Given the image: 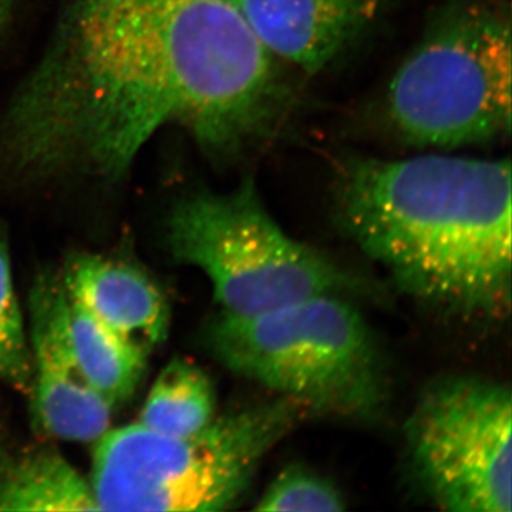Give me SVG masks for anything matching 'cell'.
I'll list each match as a JSON object with an SVG mask.
<instances>
[{
    "label": "cell",
    "instance_id": "obj_15",
    "mask_svg": "<svg viewBox=\"0 0 512 512\" xmlns=\"http://www.w3.org/2000/svg\"><path fill=\"white\" fill-rule=\"evenodd\" d=\"M0 377L20 387L33 380L32 356L13 288L8 248L0 238Z\"/></svg>",
    "mask_w": 512,
    "mask_h": 512
},
{
    "label": "cell",
    "instance_id": "obj_9",
    "mask_svg": "<svg viewBox=\"0 0 512 512\" xmlns=\"http://www.w3.org/2000/svg\"><path fill=\"white\" fill-rule=\"evenodd\" d=\"M279 63L312 74L345 52L386 0H231Z\"/></svg>",
    "mask_w": 512,
    "mask_h": 512
},
{
    "label": "cell",
    "instance_id": "obj_1",
    "mask_svg": "<svg viewBox=\"0 0 512 512\" xmlns=\"http://www.w3.org/2000/svg\"><path fill=\"white\" fill-rule=\"evenodd\" d=\"M278 66L231 0H67L0 120V161L116 180L170 126L232 153L274 124Z\"/></svg>",
    "mask_w": 512,
    "mask_h": 512
},
{
    "label": "cell",
    "instance_id": "obj_6",
    "mask_svg": "<svg viewBox=\"0 0 512 512\" xmlns=\"http://www.w3.org/2000/svg\"><path fill=\"white\" fill-rule=\"evenodd\" d=\"M511 62L503 10L481 2L443 10L390 83L387 114L397 134L437 150L510 136Z\"/></svg>",
    "mask_w": 512,
    "mask_h": 512
},
{
    "label": "cell",
    "instance_id": "obj_16",
    "mask_svg": "<svg viewBox=\"0 0 512 512\" xmlns=\"http://www.w3.org/2000/svg\"><path fill=\"white\" fill-rule=\"evenodd\" d=\"M10 0H0V26H2L3 20H5L6 13H8Z\"/></svg>",
    "mask_w": 512,
    "mask_h": 512
},
{
    "label": "cell",
    "instance_id": "obj_13",
    "mask_svg": "<svg viewBox=\"0 0 512 512\" xmlns=\"http://www.w3.org/2000/svg\"><path fill=\"white\" fill-rule=\"evenodd\" d=\"M215 419L210 377L187 360H173L153 384L138 424L165 436H190Z\"/></svg>",
    "mask_w": 512,
    "mask_h": 512
},
{
    "label": "cell",
    "instance_id": "obj_12",
    "mask_svg": "<svg viewBox=\"0 0 512 512\" xmlns=\"http://www.w3.org/2000/svg\"><path fill=\"white\" fill-rule=\"evenodd\" d=\"M62 319L70 349L93 389L113 407L130 399L147 360L131 352L103 328L92 313L69 295L66 286Z\"/></svg>",
    "mask_w": 512,
    "mask_h": 512
},
{
    "label": "cell",
    "instance_id": "obj_14",
    "mask_svg": "<svg viewBox=\"0 0 512 512\" xmlns=\"http://www.w3.org/2000/svg\"><path fill=\"white\" fill-rule=\"evenodd\" d=\"M256 511L340 512L346 510L342 493L328 478L311 468L293 464L269 484L255 507Z\"/></svg>",
    "mask_w": 512,
    "mask_h": 512
},
{
    "label": "cell",
    "instance_id": "obj_7",
    "mask_svg": "<svg viewBox=\"0 0 512 512\" xmlns=\"http://www.w3.org/2000/svg\"><path fill=\"white\" fill-rule=\"evenodd\" d=\"M511 390L457 376L427 387L404 424L413 476L441 510L511 512Z\"/></svg>",
    "mask_w": 512,
    "mask_h": 512
},
{
    "label": "cell",
    "instance_id": "obj_4",
    "mask_svg": "<svg viewBox=\"0 0 512 512\" xmlns=\"http://www.w3.org/2000/svg\"><path fill=\"white\" fill-rule=\"evenodd\" d=\"M279 397L218 417L190 436L141 426L107 430L94 450L90 485L99 511H224L238 503L266 454L303 417Z\"/></svg>",
    "mask_w": 512,
    "mask_h": 512
},
{
    "label": "cell",
    "instance_id": "obj_11",
    "mask_svg": "<svg viewBox=\"0 0 512 512\" xmlns=\"http://www.w3.org/2000/svg\"><path fill=\"white\" fill-rule=\"evenodd\" d=\"M0 511H99L92 485L49 448L0 457Z\"/></svg>",
    "mask_w": 512,
    "mask_h": 512
},
{
    "label": "cell",
    "instance_id": "obj_3",
    "mask_svg": "<svg viewBox=\"0 0 512 512\" xmlns=\"http://www.w3.org/2000/svg\"><path fill=\"white\" fill-rule=\"evenodd\" d=\"M208 345L231 372L301 404L309 416L373 423L386 413L382 350L345 296H313L247 318L220 315Z\"/></svg>",
    "mask_w": 512,
    "mask_h": 512
},
{
    "label": "cell",
    "instance_id": "obj_5",
    "mask_svg": "<svg viewBox=\"0 0 512 512\" xmlns=\"http://www.w3.org/2000/svg\"><path fill=\"white\" fill-rule=\"evenodd\" d=\"M168 239L178 261L210 278L221 315L247 318L319 295L377 296L375 284L289 237L251 177L178 202Z\"/></svg>",
    "mask_w": 512,
    "mask_h": 512
},
{
    "label": "cell",
    "instance_id": "obj_2",
    "mask_svg": "<svg viewBox=\"0 0 512 512\" xmlns=\"http://www.w3.org/2000/svg\"><path fill=\"white\" fill-rule=\"evenodd\" d=\"M511 164L426 154L353 158L338 184L342 228L414 301L463 320L511 308Z\"/></svg>",
    "mask_w": 512,
    "mask_h": 512
},
{
    "label": "cell",
    "instance_id": "obj_8",
    "mask_svg": "<svg viewBox=\"0 0 512 512\" xmlns=\"http://www.w3.org/2000/svg\"><path fill=\"white\" fill-rule=\"evenodd\" d=\"M63 281L43 276L30 296L35 413L49 436L93 443L110 429L113 406L86 379L64 332Z\"/></svg>",
    "mask_w": 512,
    "mask_h": 512
},
{
    "label": "cell",
    "instance_id": "obj_10",
    "mask_svg": "<svg viewBox=\"0 0 512 512\" xmlns=\"http://www.w3.org/2000/svg\"><path fill=\"white\" fill-rule=\"evenodd\" d=\"M63 284L103 328L141 359L164 342L168 305L163 293L134 266L83 255L69 265Z\"/></svg>",
    "mask_w": 512,
    "mask_h": 512
}]
</instances>
